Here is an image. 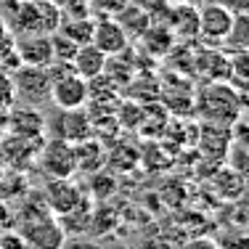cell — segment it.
Masks as SVG:
<instances>
[{
    "label": "cell",
    "mask_w": 249,
    "mask_h": 249,
    "mask_svg": "<svg viewBox=\"0 0 249 249\" xmlns=\"http://www.w3.org/2000/svg\"><path fill=\"white\" fill-rule=\"evenodd\" d=\"M16 35H53L61 24V8L53 0H14Z\"/></svg>",
    "instance_id": "cell-1"
},
{
    "label": "cell",
    "mask_w": 249,
    "mask_h": 249,
    "mask_svg": "<svg viewBox=\"0 0 249 249\" xmlns=\"http://www.w3.org/2000/svg\"><path fill=\"white\" fill-rule=\"evenodd\" d=\"M51 101L58 109H82L90 98V82L80 77L67 61L51 64Z\"/></svg>",
    "instance_id": "cell-2"
},
{
    "label": "cell",
    "mask_w": 249,
    "mask_h": 249,
    "mask_svg": "<svg viewBox=\"0 0 249 249\" xmlns=\"http://www.w3.org/2000/svg\"><path fill=\"white\" fill-rule=\"evenodd\" d=\"M199 111L207 122L215 124H233L241 114L239 93L231 85H223L220 80H215L199 98Z\"/></svg>",
    "instance_id": "cell-3"
},
{
    "label": "cell",
    "mask_w": 249,
    "mask_h": 249,
    "mask_svg": "<svg viewBox=\"0 0 249 249\" xmlns=\"http://www.w3.org/2000/svg\"><path fill=\"white\" fill-rule=\"evenodd\" d=\"M51 69L48 67H29L21 64L11 72L14 98H21L27 106H37L43 101H51Z\"/></svg>",
    "instance_id": "cell-4"
},
{
    "label": "cell",
    "mask_w": 249,
    "mask_h": 249,
    "mask_svg": "<svg viewBox=\"0 0 249 249\" xmlns=\"http://www.w3.org/2000/svg\"><path fill=\"white\" fill-rule=\"evenodd\" d=\"M231 19H233V14H231L228 8H223L220 3H215V0L204 3L199 8V35H196V40L204 43L207 48H223Z\"/></svg>",
    "instance_id": "cell-5"
},
{
    "label": "cell",
    "mask_w": 249,
    "mask_h": 249,
    "mask_svg": "<svg viewBox=\"0 0 249 249\" xmlns=\"http://www.w3.org/2000/svg\"><path fill=\"white\" fill-rule=\"evenodd\" d=\"M19 231L24 233L29 249H61L67 241V231L56 220V215H43L35 220L19 223Z\"/></svg>",
    "instance_id": "cell-6"
},
{
    "label": "cell",
    "mask_w": 249,
    "mask_h": 249,
    "mask_svg": "<svg viewBox=\"0 0 249 249\" xmlns=\"http://www.w3.org/2000/svg\"><path fill=\"white\" fill-rule=\"evenodd\" d=\"M90 43L96 45L101 53L106 56H122L127 51L130 40L124 35V29L120 27V21L114 16H93V35H90Z\"/></svg>",
    "instance_id": "cell-7"
},
{
    "label": "cell",
    "mask_w": 249,
    "mask_h": 249,
    "mask_svg": "<svg viewBox=\"0 0 249 249\" xmlns=\"http://www.w3.org/2000/svg\"><path fill=\"white\" fill-rule=\"evenodd\" d=\"M45 204L53 215H69L72 210L82 204V191L72 183V178H51L43 188Z\"/></svg>",
    "instance_id": "cell-8"
},
{
    "label": "cell",
    "mask_w": 249,
    "mask_h": 249,
    "mask_svg": "<svg viewBox=\"0 0 249 249\" xmlns=\"http://www.w3.org/2000/svg\"><path fill=\"white\" fill-rule=\"evenodd\" d=\"M40 164L51 178H72L74 167V146L64 138H53L40 154Z\"/></svg>",
    "instance_id": "cell-9"
},
{
    "label": "cell",
    "mask_w": 249,
    "mask_h": 249,
    "mask_svg": "<svg viewBox=\"0 0 249 249\" xmlns=\"http://www.w3.org/2000/svg\"><path fill=\"white\" fill-rule=\"evenodd\" d=\"M14 51L19 61L29 64V67H51L53 64L51 35H19L14 40Z\"/></svg>",
    "instance_id": "cell-10"
},
{
    "label": "cell",
    "mask_w": 249,
    "mask_h": 249,
    "mask_svg": "<svg viewBox=\"0 0 249 249\" xmlns=\"http://www.w3.org/2000/svg\"><path fill=\"white\" fill-rule=\"evenodd\" d=\"M162 24H167L170 32L175 35V40H180V43L196 40V35H199V5L173 3Z\"/></svg>",
    "instance_id": "cell-11"
},
{
    "label": "cell",
    "mask_w": 249,
    "mask_h": 249,
    "mask_svg": "<svg viewBox=\"0 0 249 249\" xmlns=\"http://www.w3.org/2000/svg\"><path fill=\"white\" fill-rule=\"evenodd\" d=\"M93 135V122L82 109H61V117L56 120V138H64L69 143L85 141Z\"/></svg>",
    "instance_id": "cell-12"
},
{
    "label": "cell",
    "mask_w": 249,
    "mask_h": 249,
    "mask_svg": "<svg viewBox=\"0 0 249 249\" xmlns=\"http://www.w3.org/2000/svg\"><path fill=\"white\" fill-rule=\"evenodd\" d=\"M106 61H109L106 53H101L93 43H85V45H77V51L72 56V69L80 77H85V80H93V77L104 74Z\"/></svg>",
    "instance_id": "cell-13"
},
{
    "label": "cell",
    "mask_w": 249,
    "mask_h": 249,
    "mask_svg": "<svg viewBox=\"0 0 249 249\" xmlns=\"http://www.w3.org/2000/svg\"><path fill=\"white\" fill-rule=\"evenodd\" d=\"M114 19L120 21V27L124 29L127 40H141V35H143L146 29L154 24L151 14H149V11H143L138 3H127L120 14L114 16Z\"/></svg>",
    "instance_id": "cell-14"
},
{
    "label": "cell",
    "mask_w": 249,
    "mask_h": 249,
    "mask_svg": "<svg viewBox=\"0 0 249 249\" xmlns=\"http://www.w3.org/2000/svg\"><path fill=\"white\" fill-rule=\"evenodd\" d=\"M45 130V122H43V114L40 111H35L32 106H24V109H16L14 114H11V133L19 135V138H37V135H43Z\"/></svg>",
    "instance_id": "cell-15"
},
{
    "label": "cell",
    "mask_w": 249,
    "mask_h": 249,
    "mask_svg": "<svg viewBox=\"0 0 249 249\" xmlns=\"http://www.w3.org/2000/svg\"><path fill=\"white\" fill-rule=\"evenodd\" d=\"M72 146H74V167L80 173H93L104 164V149L93 141V135L85 141H77Z\"/></svg>",
    "instance_id": "cell-16"
},
{
    "label": "cell",
    "mask_w": 249,
    "mask_h": 249,
    "mask_svg": "<svg viewBox=\"0 0 249 249\" xmlns=\"http://www.w3.org/2000/svg\"><path fill=\"white\" fill-rule=\"evenodd\" d=\"M141 43H143V48L149 51L151 56H164V53L173 51L175 35L170 32L167 24H157V21H154V24L141 35Z\"/></svg>",
    "instance_id": "cell-17"
},
{
    "label": "cell",
    "mask_w": 249,
    "mask_h": 249,
    "mask_svg": "<svg viewBox=\"0 0 249 249\" xmlns=\"http://www.w3.org/2000/svg\"><path fill=\"white\" fill-rule=\"evenodd\" d=\"M225 48L231 53L239 51H249V11L247 14H233L228 27V35H225Z\"/></svg>",
    "instance_id": "cell-18"
},
{
    "label": "cell",
    "mask_w": 249,
    "mask_h": 249,
    "mask_svg": "<svg viewBox=\"0 0 249 249\" xmlns=\"http://www.w3.org/2000/svg\"><path fill=\"white\" fill-rule=\"evenodd\" d=\"M56 32H61L64 37H69L74 45H85L90 43L93 35V16H82V19H61Z\"/></svg>",
    "instance_id": "cell-19"
},
{
    "label": "cell",
    "mask_w": 249,
    "mask_h": 249,
    "mask_svg": "<svg viewBox=\"0 0 249 249\" xmlns=\"http://www.w3.org/2000/svg\"><path fill=\"white\" fill-rule=\"evenodd\" d=\"M133 0H90V11L96 16H117Z\"/></svg>",
    "instance_id": "cell-20"
},
{
    "label": "cell",
    "mask_w": 249,
    "mask_h": 249,
    "mask_svg": "<svg viewBox=\"0 0 249 249\" xmlns=\"http://www.w3.org/2000/svg\"><path fill=\"white\" fill-rule=\"evenodd\" d=\"M0 249H29V244L19 228H5L0 231Z\"/></svg>",
    "instance_id": "cell-21"
},
{
    "label": "cell",
    "mask_w": 249,
    "mask_h": 249,
    "mask_svg": "<svg viewBox=\"0 0 249 249\" xmlns=\"http://www.w3.org/2000/svg\"><path fill=\"white\" fill-rule=\"evenodd\" d=\"M231 77H239V80L249 82V51H239L231 58Z\"/></svg>",
    "instance_id": "cell-22"
},
{
    "label": "cell",
    "mask_w": 249,
    "mask_h": 249,
    "mask_svg": "<svg viewBox=\"0 0 249 249\" xmlns=\"http://www.w3.org/2000/svg\"><path fill=\"white\" fill-rule=\"evenodd\" d=\"M133 3H138L143 11H149L151 14V19H157V16H162V21H164V16H167V11H170V0H133Z\"/></svg>",
    "instance_id": "cell-23"
},
{
    "label": "cell",
    "mask_w": 249,
    "mask_h": 249,
    "mask_svg": "<svg viewBox=\"0 0 249 249\" xmlns=\"http://www.w3.org/2000/svg\"><path fill=\"white\" fill-rule=\"evenodd\" d=\"M215 3H220L231 14H247L249 11V0H215Z\"/></svg>",
    "instance_id": "cell-24"
},
{
    "label": "cell",
    "mask_w": 249,
    "mask_h": 249,
    "mask_svg": "<svg viewBox=\"0 0 249 249\" xmlns=\"http://www.w3.org/2000/svg\"><path fill=\"white\" fill-rule=\"evenodd\" d=\"M61 249H98L93 241H85V239H74V241H64Z\"/></svg>",
    "instance_id": "cell-25"
},
{
    "label": "cell",
    "mask_w": 249,
    "mask_h": 249,
    "mask_svg": "<svg viewBox=\"0 0 249 249\" xmlns=\"http://www.w3.org/2000/svg\"><path fill=\"white\" fill-rule=\"evenodd\" d=\"M5 228H11V210L0 201V231H5Z\"/></svg>",
    "instance_id": "cell-26"
},
{
    "label": "cell",
    "mask_w": 249,
    "mask_h": 249,
    "mask_svg": "<svg viewBox=\"0 0 249 249\" xmlns=\"http://www.w3.org/2000/svg\"><path fill=\"white\" fill-rule=\"evenodd\" d=\"M188 249H217V247L212 244V241H194V244L188 247Z\"/></svg>",
    "instance_id": "cell-27"
},
{
    "label": "cell",
    "mask_w": 249,
    "mask_h": 249,
    "mask_svg": "<svg viewBox=\"0 0 249 249\" xmlns=\"http://www.w3.org/2000/svg\"><path fill=\"white\" fill-rule=\"evenodd\" d=\"M170 3H191V5H199V0H170Z\"/></svg>",
    "instance_id": "cell-28"
},
{
    "label": "cell",
    "mask_w": 249,
    "mask_h": 249,
    "mask_svg": "<svg viewBox=\"0 0 249 249\" xmlns=\"http://www.w3.org/2000/svg\"><path fill=\"white\" fill-rule=\"evenodd\" d=\"M244 175H247V178H249V170H247V173H244Z\"/></svg>",
    "instance_id": "cell-29"
}]
</instances>
